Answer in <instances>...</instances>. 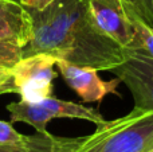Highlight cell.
<instances>
[{
  "label": "cell",
  "mask_w": 153,
  "mask_h": 152,
  "mask_svg": "<svg viewBox=\"0 0 153 152\" xmlns=\"http://www.w3.org/2000/svg\"><path fill=\"white\" fill-rule=\"evenodd\" d=\"M34 35L22 47V58L45 53L78 66L114 69L125 59V48L98 30L86 0H55L45 10H30Z\"/></svg>",
  "instance_id": "obj_1"
},
{
  "label": "cell",
  "mask_w": 153,
  "mask_h": 152,
  "mask_svg": "<svg viewBox=\"0 0 153 152\" xmlns=\"http://www.w3.org/2000/svg\"><path fill=\"white\" fill-rule=\"evenodd\" d=\"M153 150V110L133 108L98 125L74 152H149Z\"/></svg>",
  "instance_id": "obj_2"
},
{
  "label": "cell",
  "mask_w": 153,
  "mask_h": 152,
  "mask_svg": "<svg viewBox=\"0 0 153 152\" xmlns=\"http://www.w3.org/2000/svg\"><path fill=\"white\" fill-rule=\"evenodd\" d=\"M11 123H24L34 127L38 133H47V124L54 118H76L103 125L108 120L94 108L73 101H63L51 96L39 102L20 101L7 105Z\"/></svg>",
  "instance_id": "obj_3"
},
{
  "label": "cell",
  "mask_w": 153,
  "mask_h": 152,
  "mask_svg": "<svg viewBox=\"0 0 153 152\" xmlns=\"http://www.w3.org/2000/svg\"><path fill=\"white\" fill-rule=\"evenodd\" d=\"M56 58L39 53L23 57L11 66L16 93L27 102H39L53 96Z\"/></svg>",
  "instance_id": "obj_4"
},
{
  "label": "cell",
  "mask_w": 153,
  "mask_h": 152,
  "mask_svg": "<svg viewBox=\"0 0 153 152\" xmlns=\"http://www.w3.org/2000/svg\"><path fill=\"white\" fill-rule=\"evenodd\" d=\"M110 72L129 89L136 108L153 110V58L143 50L125 48L124 62Z\"/></svg>",
  "instance_id": "obj_5"
},
{
  "label": "cell",
  "mask_w": 153,
  "mask_h": 152,
  "mask_svg": "<svg viewBox=\"0 0 153 152\" xmlns=\"http://www.w3.org/2000/svg\"><path fill=\"white\" fill-rule=\"evenodd\" d=\"M94 24L102 34L124 48L138 50L140 38L118 0H86Z\"/></svg>",
  "instance_id": "obj_6"
},
{
  "label": "cell",
  "mask_w": 153,
  "mask_h": 152,
  "mask_svg": "<svg viewBox=\"0 0 153 152\" xmlns=\"http://www.w3.org/2000/svg\"><path fill=\"white\" fill-rule=\"evenodd\" d=\"M56 67L65 82L78 94L83 102H101L106 94L121 96L117 90L121 83L120 78L103 81L98 75V70L93 67L78 66L70 62L56 59Z\"/></svg>",
  "instance_id": "obj_7"
},
{
  "label": "cell",
  "mask_w": 153,
  "mask_h": 152,
  "mask_svg": "<svg viewBox=\"0 0 153 152\" xmlns=\"http://www.w3.org/2000/svg\"><path fill=\"white\" fill-rule=\"evenodd\" d=\"M34 35V20L20 1L0 0V42L24 47Z\"/></svg>",
  "instance_id": "obj_8"
},
{
  "label": "cell",
  "mask_w": 153,
  "mask_h": 152,
  "mask_svg": "<svg viewBox=\"0 0 153 152\" xmlns=\"http://www.w3.org/2000/svg\"><path fill=\"white\" fill-rule=\"evenodd\" d=\"M85 136L61 137L47 133H35L19 145H0V152H74L83 143Z\"/></svg>",
  "instance_id": "obj_9"
},
{
  "label": "cell",
  "mask_w": 153,
  "mask_h": 152,
  "mask_svg": "<svg viewBox=\"0 0 153 152\" xmlns=\"http://www.w3.org/2000/svg\"><path fill=\"white\" fill-rule=\"evenodd\" d=\"M130 20L153 27V0H118Z\"/></svg>",
  "instance_id": "obj_10"
},
{
  "label": "cell",
  "mask_w": 153,
  "mask_h": 152,
  "mask_svg": "<svg viewBox=\"0 0 153 152\" xmlns=\"http://www.w3.org/2000/svg\"><path fill=\"white\" fill-rule=\"evenodd\" d=\"M28 140V136L22 135L13 128L12 123L0 120V145H19Z\"/></svg>",
  "instance_id": "obj_11"
},
{
  "label": "cell",
  "mask_w": 153,
  "mask_h": 152,
  "mask_svg": "<svg viewBox=\"0 0 153 152\" xmlns=\"http://www.w3.org/2000/svg\"><path fill=\"white\" fill-rule=\"evenodd\" d=\"M130 22L133 23L138 38H140V48L138 50H143L151 58H153V27H149L137 20H130Z\"/></svg>",
  "instance_id": "obj_12"
},
{
  "label": "cell",
  "mask_w": 153,
  "mask_h": 152,
  "mask_svg": "<svg viewBox=\"0 0 153 152\" xmlns=\"http://www.w3.org/2000/svg\"><path fill=\"white\" fill-rule=\"evenodd\" d=\"M22 58V47L8 42H0V66L11 67Z\"/></svg>",
  "instance_id": "obj_13"
},
{
  "label": "cell",
  "mask_w": 153,
  "mask_h": 152,
  "mask_svg": "<svg viewBox=\"0 0 153 152\" xmlns=\"http://www.w3.org/2000/svg\"><path fill=\"white\" fill-rule=\"evenodd\" d=\"M7 93H16L11 67L0 66V96Z\"/></svg>",
  "instance_id": "obj_14"
},
{
  "label": "cell",
  "mask_w": 153,
  "mask_h": 152,
  "mask_svg": "<svg viewBox=\"0 0 153 152\" xmlns=\"http://www.w3.org/2000/svg\"><path fill=\"white\" fill-rule=\"evenodd\" d=\"M19 1L22 3V4L24 5V7L30 8V10H45L47 5H50L53 1H55V0H19Z\"/></svg>",
  "instance_id": "obj_15"
},
{
  "label": "cell",
  "mask_w": 153,
  "mask_h": 152,
  "mask_svg": "<svg viewBox=\"0 0 153 152\" xmlns=\"http://www.w3.org/2000/svg\"><path fill=\"white\" fill-rule=\"evenodd\" d=\"M149 152H153V150H151V151H149Z\"/></svg>",
  "instance_id": "obj_16"
},
{
  "label": "cell",
  "mask_w": 153,
  "mask_h": 152,
  "mask_svg": "<svg viewBox=\"0 0 153 152\" xmlns=\"http://www.w3.org/2000/svg\"><path fill=\"white\" fill-rule=\"evenodd\" d=\"M15 1H19V0H15Z\"/></svg>",
  "instance_id": "obj_17"
}]
</instances>
